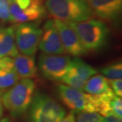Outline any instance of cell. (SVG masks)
Instances as JSON below:
<instances>
[{
  "label": "cell",
  "mask_w": 122,
  "mask_h": 122,
  "mask_svg": "<svg viewBox=\"0 0 122 122\" xmlns=\"http://www.w3.org/2000/svg\"><path fill=\"white\" fill-rule=\"evenodd\" d=\"M58 92L63 104L72 110L97 113L101 116H106L110 110L109 102L104 94H90L66 85L59 86Z\"/></svg>",
  "instance_id": "cell-1"
},
{
  "label": "cell",
  "mask_w": 122,
  "mask_h": 122,
  "mask_svg": "<svg viewBox=\"0 0 122 122\" xmlns=\"http://www.w3.org/2000/svg\"><path fill=\"white\" fill-rule=\"evenodd\" d=\"M46 10L56 20L65 22H80L93 17L87 0H47Z\"/></svg>",
  "instance_id": "cell-2"
},
{
  "label": "cell",
  "mask_w": 122,
  "mask_h": 122,
  "mask_svg": "<svg viewBox=\"0 0 122 122\" xmlns=\"http://www.w3.org/2000/svg\"><path fill=\"white\" fill-rule=\"evenodd\" d=\"M77 33L86 52H97L106 45L109 29L103 21L88 19L80 22H69Z\"/></svg>",
  "instance_id": "cell-3"
},
{
  "label": "cell",
  "mask_w": 122,
  "mask_h": 122,
  "mask_svg": "<svg viewBox=\"0 0 122 122\" xmlns=\"http://www.w3.org/2000/svg\"><path fill=\"white\" fill-rule=\"evenodd\" d=\"M35 83L30 79H22L2 96V102L7 110L14 116L25 113L33 101Z\"/></svg>",
  "instance_id": "cell-4"
},
{
  "label": "cell",
  "mask_w": 122,
  "mask_h": 122,
  "mask_svg": "<svg viewBox=\"0 0 122 122\" xmlns=\"http://www.w3.org/2000/svg\"><path fill=\"white\" fill-rule=\"evenodd\" d=\"M32 122H59L66 111L60 103L45 94H38L32 101Z\"/></svg>",
  "instance_id": "cell-5"
},
{
  "label": "cell",
  "mask_w": 122,
  "mask_h": 122,
  "mask_svg": "<svg viewBox=\"0 0 122 122\" xmlns=\"http://www.w3.org/2000/svg\"><path fill=\"white\" fill-rule=\"evenodd\" d=\"M10 22L26 23L41 19L46 14L42 0H10Z\"/></svg>",
  "instance_id": "cell-6"
},
{
  "label": "cell",
  "mask_w": 122,
  "mask_h": 122,
  "mask_svg": "<svg viewBox=\"0 0 122 122\" xmlns=\"http://www.w3.org/2000/svg\"><path fill=\"white\" fill-rule=\"evenodd\" d=\"M42 30L35 23H21L14 26L18 50L24 55L34 56L38 49Z\"/></svg>",
  "instance_id": "cell-7"
},
{
  "label": "cell",
  "mask_w": 122,
  "mask_h": 122,
  "mask_svg": "<svg viewBox=\"0 0 122 122\" xmlns=\"http://www.w3.org/2000/svg\"><path fill=\"white\" fill-rule=\"evenodd\" d=\"M71 60L68 56L41 54L38 60V67L41 74L47 79L61 81L67 74Z\"/></svg>",
  "instance_id": "cell-8"
},
{
  "label": "cell",
  "mask_w": 122,
  "mask_h": 122,
  "mask_svg": "<svg viewBox=\"0 0 122 122\" xmlns=\"http://www.w3.org/2000/svg\"><path fill=\"white\" fill-rule=\"evenodd\" d=\"M96 74L97 71L94 67L79 58H75L71 60L69 69L61 82L71 88L82 91L87 80Z\"/></svg>",
  "instance_id": "cell-9"
},
{
  "label": "cell",
  "mask_w": 122,
  "mask_h": 122,
  "mask_svg": "<svg viewBox=\"0 0 122 122\" xmlns=\"http://www.w3.org/2000/svg\"><path fill=\"white\" fill-rule=\"evenodd\" d=\"M54 22L65 52L75 57L86 54V51L82 46L77 33L70 24L56 19Z\"/></svg>",
  "instance_id": "cell-10"
},
{
  "label": "cell",
  "mask_w": 122,
  "mask_h": 122,
  "mask_svg": "<svg viewBox=\"0 0 122 122\" xmlns=\"http://www.w3.org/2000/svg\"><path fill=\"white\" fill-rule=\"evenodd\" d=\"M38 48L45 54L63 55L66 53L54 20L50 19L44 25Z\"/></svg>",
  "instance_id": "cell-11"
},
{
  "label": "cell",
  "mask_w": 122,
  "mask_h": 122,
  "mask_svg": "<svg viewBox=\"0 0 122 122\" xmlns=\"http://www.w3.org/2000/svg\"><path fill=\"white\" fill-rule=\"evenodd\" d=\"M93 14L104 20L113 21L121 13L122 0H87Z\"/></svg>",
  "instance_id": "cell-12"
},
{
  "label": "cell",
  "mask_w": 122,
  "mask_h": 122,
  "mask_svg": "<svg viewBox=\"0 0 122 122\" xmlns=\"http://www.w3.org/2000/svg\"><path fill=\"white\" fill-rule=\"evenodd\" d=\"M19 77L14 67L11 57H3L0 59V94L9 90L17 82Z\"/></svg>",
  "instance_id": "cell-13"
},
{
  "label": "cell",
  "mask_w": 122,
  "mask_h": 122,
  "mask_svg": "<svg viewBox=\"0 0 122 122\" xmlns=\"http://www.w3.org/2000/svg\"><path fill=\"white\" fill-rule=\"evenodd\" d=\"M18 54L14 36V26L0 29V59L15 57Z\"/></svg>",
  "instance_id": "cell-14"
},
{
  "label": "cell",
  "mask_w": 122,
  "mask_h": 122,
  "mask_svg": "<svg viewBox=\"0 0 122 122\" xmlns=\"http://www.w3.org/2000/svg\"><path fill=\"white\" fill-rule=\"evenodd\" d=\"M14 67L19 78L31 79L36 75V66L33 56L18 54L13 59Z\"/></svg>",
  "instance_id": "cell-15"
},
{
  "label": "cell",
  "mask_w": 122,
  "mask_h": 122,
  "mask_svg": "<svg viewBox=\"0 0 122 122\" xmlns=\"http://www.w3.org/2000/svg\"><path fill=\"white\" fill-rule=\"evenodd\" d=\"M110 89L108 79L102 75H93L84 85L83 91L90 94H101Z\"/></svg>",
  "instance_id": "cell-16"
},
{
  "label": "cell",
  "mask_w": 122,
  "mask_h": 122,
  "mask_svg": "<svg viewBox=\"0 0 122 122\" xmlns=\"http://www.w3.org/2000/svg\"><path fill=\"white\" fill-rule=\"evenodd\" d=\"M100 71L108 79H121L122 78V64L121 62L105 67Z\"/></svg>",
  "instance_id": "cell-17"
},
{
  "label": "cell",
  "mask_w": 122,
  "mask_h": 122,
  "mask_svg": "<svg viewBox=\"0 0 122 122\" xmlns=\"http://www.w3.org/2000/svg\"><path fill=\"white\" fill-rule=\"evenodd\" d=\"M103 117L97 113L79 112L75 122H102Z\"/></svg>",
  "instance_id": "cell-18"
},
{
  "label": "cell",
  "mask_w": 122,
  "mask_h": 122,
  "mask_svg": "<svg viewBox=\"0 0 122 122\" xmlns=\"http://www.w3.org/2000/svg\"><path fill=\"white\" fill-rule=\"evenodd\" d=\"M10 0H0V20L3 21H10Z\"/></svg>",
  "instance_id": "cell-19"
},
{
  "label": "cell",
  "mask_w": 122,
  "mask_h": 122,
  "mask_svg": "<svg viewBox=\"0 0 122 122\" xmlns=\"http://www.w3.org/2000/svg\"><path fill=\"white\" fill-rule=\"evenodd\" d=\"M110 108L112 113L117 116L118 117H122V101L121 97L114 96L110 102Z\"/></svg>",
  "instance_id": "cell-20"
},
{
  "label": "cell",
  "mask_w": 122,
  "mask_h": 122,
  "mask_svg": "<svg viewBox=\"0 0 122 122\" xmlns=\"http://www.w3.org/2000/svg\"><path fill=\"white\" fill-rule=\"evenodd\" d=\"M109 87L113 94L117 97H122V80L121 79H108Z\"/></svg>",
  "instance_id": "cell-21"
},
{
  "label": "cell",
  "mask_w": 122,
  "mask_h": 122,
  "mask_svg": "<svg viewBox=\"0 0 122 122\" xmlns=\"http://www.w3.org/2000/svg\"><path fill=\"white\" fill-rule=\"evenodd\" d=\"M102 122H122L121 118L118 117L115 114L110 113L107 116L105 117V118L102 119Z\"/></svg>",
  "instance_id": "cell-22"
},
{
  "label": "cell",
  "mask_w": 122,
  "mask_h": 122,
  "mask_svg": "<svg viewBox=\"0 0 122 122\" xmlns=\"http://www.w3.org/2000/svg\"><path fill=\"white\" fill-rule=\"evenodd\" d=\"M59 122H75V117L74 112H70L68 114L64 116V117Z\"/></svg>",
  "instance_id": "cell-23"
},
{
  "label": "cell",
  "mask_w": 122,
  "mask_h": 122,
  "mask_svg": "<svg viewBox=\"0 0 122 122\" xmlns=\"http://www.w3.org/2000/svg\"><path fill=\"white\" fill-rule=\"evenodd\" d=\"M2 115H3V108H2V103H1V102H0V118L2 117Z\"/></svg>",
  "instance_id": "cell-24"
},
{
  "label": "cell",
  "mask_w": 122,
  "mask_h": 122,
  "mask_svg": "<svg viewBox=\"0 0 122 122\" xmlns=\"http://www.w3.org/2000/svg\"><path fill=\"white\" fill-rule=\"evenodd\" d=\"M0 122H11V121L10 120L8 117H6V118L2 119V120L0 121Z\"/></svg>",
  "instance_id": "cell-25"
}]
</instances>
